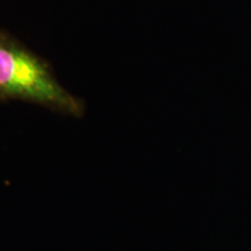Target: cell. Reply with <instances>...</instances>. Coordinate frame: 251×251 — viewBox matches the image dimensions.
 I'll return each instance as SVG.
<instances>
[{
	"label": "cell",
	"instance_id": "obj_1",
	"mask_svg": "<svg viewBox=\"0 0 251 251\" xmlns=\"http://www.w3.org/2000/svg\"><path fill=\"white\" fill-rule=\"evenodd\" d=\"M20 100L74 118L85 103L57 79L48 62L13 35L0 30V101Z\"/></svg>",
	"mask_w": 251,
	"mask_h": 251
}]
</instances>
